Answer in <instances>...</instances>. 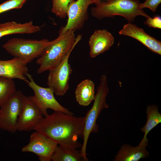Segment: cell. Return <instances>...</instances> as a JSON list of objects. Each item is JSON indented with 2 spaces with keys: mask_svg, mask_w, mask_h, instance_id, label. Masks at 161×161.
Listing matches in <instances>:
<instances>
[{
  "mask_svg": "<svg viewBox=\"0 0 161 161\" xmlns=\"http://www.w3.org/2000/svg\"><path fill=\"white\" fill-rule=\"evenodd\" d=\"M85 117H77L54 111L43 117L34 130L44 135L58 145L71 149L81 147L78 140L83 136Z\"/></svg>",
  "mask_w": 161,
  "mask_h": 161,
  "instance_id": "1",
  "label": "cell"
},
{
  "mask_svg": "<svg viewBox=\"0 0 161 161\" xmlns=\"http://www.w3.org/2000/svg\"><path fill=\"white\" fill-rule=\"evenodd\" d=\"M114 38L106 30H96L89 41L90 57L94 58L109 49L114 43Z\"/></svg>",
  "mask_w": 161,
  "mask_h": 161,
  "instance_id": "13",
  "label": "cell"
},
{
  "mask_svg": "<svg viewBox=\"0 0 161 161\" xmlns=\"http://www.w3.org/2000/svg\"><path fill=\"white\" fill-rule=\"evenodd\" d=\"M13 79L0 76V106L1 107L16 91Z\"/></svg>",
  "mask_w": 161,
  "mask_h": 161,
  "instance_id": "20",
  "label": "cell"
},
{
  "mask_svg": "<svg viewBox=\"0 0 161 161\" xmlns=\"http://www.w3.org/2000/svg\"><path fill=\"white\" fill-rule=\"evenodd\" d=\"M144 24L150 27L158 29L161 28V18L159 16H157L151 18H147Z\"/></svg>",
  "mask_w": 161,
  "mask_h": 161,
  "instance_id": "24",
  "label": "cell"
},
{
  "mask_svg": "<svg viewBox=\"0 0 161 161\" xmlns=\"http://www.w3.org/2000/svg\"><path fill=\"white\" fill-rule=\"evenodd\" d=\"M40 27L34 25L32 21L24 23L14 21L0 24V38L14 34H32L39 32Z\"/></svg>",
  "mask_w": 161,
  "mask_h": 161,
  "instance_id": "16",
  "label": "cell"
},
{
  "mask_svg": "<svg viewBox=\"0 0 161 161\" xmlns=\"http://www.w3.org/2000/svg\"><path fill=\"white\" fill-rule=\"evenodd\" d=\"M51 42L46 39L38 40L14 38L9 40L2 47L14 57L20 58L27 64L38 58Z\"/></svg>",
  "mask_w": 161,
  "mask_h": 161,
  "instance_id": "5",
  "label": "cell"
},
{
  "mask_svg": "<svg viewBox=\"0 0 161 161\" xmlns=\"http://www.w3.org/2000/svg\"><path fill=\"white\" fill-rule=\"evenodd\" d=\"M52 7L51 12L57 16L64 18L67 16L70 5L75 0H52Z\"/></svg>",
  "mask_w": 161,
  "mask_h": 161,
  "instance_id": "21",
  "label": "cell"
},
{
  "mask_svg": "<svg viewBox=\"0 0 161 161\" xmlns=\"http://www.w3.org/2000/svg\"><path fill=\"white\" fill-rule=\"evenodd\" d=\"M146 146L138 145L133 147L124 144L115 156L114 161H138L149 156Z\"/></svg>",
  "mask_w": 161,
  "mask_h": 161,
  "instance_id": "15",
  "label": "cell"
},
{
  "mask_svg": "<svg viewBox=\"0 0 161 161\" xmlns=\"http://www.w3.org/2000/svg\"><path fill=\"white\" fill-rule=\"evenodd\" d=\"M0 112H1V109H0Z\"/></svg>",
  "mask_w": 161,
  "mask_h": 161,
  "instance_id": "26",
  "label": "cell"
},
{
  "mask_svg": "<svg viewBox=\"0 0 161 161\" xmlns=\"http://www.w3.org/2000/svg\"><path fill=\"white\" fill-rule=\"evenodd\" d=\"M94 0H77L71 3L69 7L66 25L61 27L59 35L69 30L75 31L81 29L88 18V9L91 4L95 3Z\"/></svg>",
  "mask_w": 161,
  "mask_h": 161,
  "instance_id": "10",
  "label": "cell"
},
{
  "mask_svg": "<svg viewBox=\"0 0 161 161\" xmlns=\"http://www.w3.org/2000/svg\"><path fill=\"white\" fill-rule=\"evenodd\" d=\"M75 31L69 30L59 35L45 48L36 62L39 66L37 70L38 74L42 73L56 66L69 52L74 49L82 38L80 35L76 37Z\"/></svg>",
  "mask_w": 161,
  "mask_h": 161,
  "instance_id": "2",
  "label": "cell"
},
{
  "mask_svg": "<svg viewBox=\"0 0 161 161\" xmlns=\"http://www.w3.org/2000/svg\"><path fill=\"white\" fill-rule=\"evenodd\" d=\"M109 91L107 77L104 74L100 78V83L97 88L92 106L85 117L83 143L80 151L84 161L89 160L86 157V149L89 135L91 133L98 131V127L96 123L97 119L103 110L109 107L106 101Z\"/></svg>",
  "mask_w": 161,
  "mask_h": 161,
  "instance_id": "3",
  "label": "cell"
},
{
  "mask_svg": "<svg viewBox=\"0 0 161 161\" xmlns=\"http://www.w3.org/2000/svg\"><path fill=\"white\" fill-rule=\"evenodd\" d=\"M95 4L96 6L92 8L91 14L99 20L120 16L131 23L138 16L146 18L150 17L140 8L138 0H114L109 2L99 0Z\"/></svg>",
  "mask_w": 161,
  "mask_h": 161,
  "instance_id": "4",
  "label": "cell"
},
{
  "mask_svg": "<svg viewBox=\"0 0 161 161\" xmlns=\"http://www.w3.org/2000/svg\"><path fill=\"white\" fill-rule=\"evenodd\" d=\"M94 0L95 1V3L96 2L98 1L99 0ZM107 0V2H109L112 1L114 0Z\"/></svg>",
  "mask_w": 161,
  "mask_h": 161,
  "instance_id": "25",
  "label": "cell"
},
{
  "mask_svg": "<svg viewBox=\"0 0 161 161\" xmlns=\"http://www.w3.org/2000/svg\"><path fill=\"white\" fill-rule=\"evenodd\" d=\"M119 33L136 39L151 51L161 55V42L147 34L136 25L129 22L124 25Z\"/></svg>",
  "mask_w": 161,
  "mask_h": 161,
  "instance_id": "12",
  "label": "cell"
},
{
  "mask_svg": "<svg viewBox=\"0 0 161 161\" xmlns=\"http://www.w3.org/2000/svg\"><path fill=\"white\" fill-rule=\"evenodd\" d=\"M26 77L29 80L26 83L34 92V95L30 97L39 108L44 116L46 117L48 114L47 110L49 109L54 111L73 114L72 112L62 106L57 101L51 88L49 87H43L38 85L29 73L27 75Z\"/></svg>",
  "mask_w": 161,
  "mask_h": 161,
  "instance_id": "6",
  "label": "cell"
},
{
  "mask_svg": "<svg viewBox=\"0 0 161 161\" xmlns=\"http://www.w3.org/2000/svg\"><path fill=\"white\" fill-rule=\"evenodd\" d=\"M58 144L44 134L37 131L32 133L29 142L21 149L23 152L34 153L40 161H50L52 155Z\"/></svg>",
  "mask_w": 161,
  "mask_h": 161,
  "instance_id": "9",
  "label": "cell"
},
{
  "mask_svg": "<svg viewBox=\"0 0 161 161\" xmlns=\"http://www.w3.org/2000/svg\"><path fill=\"white\" fill-rule=\"evenodd\" d=\"M43 116L39 108L30 96L24 95L23 108L16 125V131H29L34 130Z\"/></svg>",
  "mask_w": 161,
  "mask_h": 161,
  "instance_id": "11",
  "label": "cell"
},
{
  "mask_svg": "<svg viewBox=\"0 0 161 161\" xmlns=\"http://www.w3.org/2000/svg\"><path fill=\"white\" fill-rule=\"evenodd\" d=\"M73 49L69 52L57 66L49 70L47 85L58 96L64 95L69 88V81L72 70L69 59Z\"/></svg>",
  "mask_w": 161,
  "mask_h": 161,
  "instance_id": "8",
  "label": "cell"
},
{
  "mask_svg": "<svg viewBox=\"0 0 161 161\" xmlns=\"http://www.w3.org/2000/svg\"><path fill=\"white\" fill-rule=\"evenodd\" d=\"M52 161H84L80 151L58 145L51 157Z\"/></svg>",
  "mask_w": 161,
  "mask_h": 161,
  "instance_id": "19",
  "label": "cell"
},
{
  "mask_svg": "<svg viewBox=\"0 0 161 161\" xmlns=\"http://www.w3.org/2000/svg\"><path fill=\"white\" fill-rule=\"evenodd\" d=\"M27 64L18 58L8 60H0V76L12 79H18L26 82L29 73Z\"/></svg>",
  "mask_w": 161,
  "mask_h": 161,
  "instance_id": "14",
  "label": "cell"
},
{
  "mask_svg": "<svg viewBox=\"0 0 161 161\" xmlns=\"http://www.w3.org/2000/svg\"><path fill=\"white\" fill-rule=\"evenodd\" d=\"M161 2V0H146L143 3H140L139 7L141 9L148 8L155 12Z\"/></svg>",
  "mask_w": 161,
  "mask_h": 161,
  "instance_id": "23",
  "label": "cell"
},
{
  "mask_svg": "<svg viewBox=\"0 0 161 161\" xmlns=\"http://www.w3.org/2000/svg\"><path fill=\"white\" fill-rule=\"evenodd\" d=\"M27 0H9L0 4V14L14 9H20Z\"/></svg>",
  "mask_w": 161,
  "mask_h": 161,
  "instance_id": "22",
  "label": "cell"
},
{
  "mask_svg": "<svg viewBox=\"0 0 161 161\" xmlns=\"http://www.w3.org/2000/svg\"><path fill=\"white\" fill-rule=\"evenodd\" d=\"M76 100L80 105L88 106L95 97V85L91 80L82 81L77 86L75 92Z\"/></svg>",
  "mask_w": 161,
  "mask_h": 161,
  "instance_id": "17",
  "label": "cell"
},
{
  "mask_svg": "<svg viewBox=\"0 0 161 161\" xmlns=\"http://www.w3.org/2000/svg\"><path fill=\"white\" fill-rule=\"evenodd\" d=\"M24 95L16 91L1 107L0 128L12 133L16 131V125L22 111Z\"/></svg>",
  "mask_w": 161,
  "mask_h": 161,
  "instance_id": "7",
  "label": "cell"
},
{
  "mask_svg": "<svg viewBox=\"0 0 161 161\" xmlns=\"http://www.w3.org/2000/svg\"><path fill=\"white\" fill-rule=\"evenodd\" d=\"M146 113L147 118L146 122L140 129L144 133V135L138 145L147 147L148 144L147 135L152 129L161 122V114L159 112L158 107L155 105L148 106Z\"/></svg>",
  "mask_w": 161,
  "mask_h": 161,
  "instance_id": "18",
  "label": "cell"
}]
</instances>
